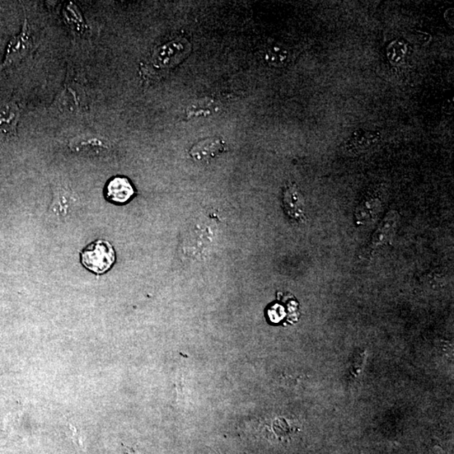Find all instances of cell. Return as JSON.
Segmentation results:
<instances>
[{"mask_svg": "<svg viewBox=\"0 0 454 454\" xmlns=\"http://www.w3.org/2000/svg\"><path fill=\"white\" fill-rule=\"evenodd\" d=\"M115 262V252L109 242L97 240L88 245L81 252L84 268L96 274L109 271Z\"/></svg>", "mask_w": 454, "mask_h": 454, "instance_id": "obj_1", "label": "cell"}, {"mask_svg": "<svg viewBox=\"0 0 454 454\" xmlns=\"http://www.w3.org/2000/svg\"><path fill=\"white\" fill-rule=\"evenodd\" d=\"M400 222V214L395 210L386 213L385 217L378 224L373 232L371 241L365 248L364 255L371 257L374 252L381 249L383 247L390 246L396 237L398 224Z\"/></svg>", "mask_w": 454, "mask_h": 454, "instance_id": "obj_2", "label": "cell"}, {"mask_svg": "<svg viewBox=\"0 0 454 454\" xmlns=\"http://www.w3.org/2000/svg\"><path fill=\"white\" fill-rule=\"evenodd\" d=\"M33 46V38H32L29 24L25 16L20 34L13 37L9 42L1 68L11 67L20 63L31 53Z\"/></svg>", "mask_w": 454, "mask_h": 454, "instance_id": "obj_3", "label": "cell"}, {"mask_svg": "<svg viewBox=\"0 0 454 454\" xmlns=\"http://www.w3.org/2000/svg\"><path fill=\"white\" fill-rule=\"evenodd\" d=\"M63 114L78 115L87 110V96L77 83H66L54 103Z\"/></svg>", "mask_w": 454, "mask_h": 454, "instance_id": "obj_4", "label": "cell"}, {"mask_svg": "<svg viewBox=\"0 0 454 454\" xmlns=\"http://www.w3.org/2000/svg\"><path fill=\"white\" fill-rule=\"evenodd\" d=\"M68 147L79 155L102 157L110 151V143L101 135H81L70 140Z\"/></svg>", "mask_w": 454, "mask_h": 454, "instance_id": "obj_5", "label": "cell"}, {"mask_svg": "<svg viewBox=\"0 0 454 454\" xmlns=\"http://www.w3.org/2000/svg\"><path fill=\"white\" fill-rule=\"evenodd\" d=\"M284 212L293 221L299 223L306 222V204L303 195L294 185H289L283 194Z\"/></svg>", "mask_w": 454, "mask_h": 454, "instance_id": "obj_6", "label": "cell"}, {"mask_svg": "<svg viewBox=\"0 0 454 454\" xmlns=\"http://www.w3.org/2000/svg\"><path fill=\"white\" fill-rule=\"evenodd\" d=\"M383 210V201L377 195H368L355 210V222L360 226H367L376 221Z\"/></svg>", "mask_w": 454, "mask_h": 454, "instance_id": "obj_7", "label": "cell"}, {"mask_svg": "<svg viewBox=\"0 0 454 454\" xmlns=\"http://www.w3.org/2000/svg\"><path fill=\"white\" fill-rule=\"evenodd\" d=\"M177 41H172L165 46H159L153 51L149 65L153 68L165 69L174 66L179 62L180 48L182 45Z\"/></svg>", "mask_w": 454, "mask_h": 454, "instance_id": "obj_8", "label": "cell"}, {"mask_svg": "<svg viewBox=\"0 0 454 454\" xmlns=\"http://www.w3.org/2000/svg\"><path fill=\"white\" fill-rule=\"evenodd\" d=\"M226 151V143L224 140L215 138L200 140L190 149V154L195 161L207 162Z\"/></svg>", "mask_w": 454, "mask_h": 454, "instance_id": "obj_9", "label": "cell"}, {"mask_svg": "<svg viewBox=\"0 0 454 454\" xmlns=\"http://www.w3.org/2000/svg\"><path fill=\"white\" fill-rule=\"evenodd\" d=\"M135 190L132 184L125 177H115L106 185L105 196L111 202L124 204L133 197Z\"/></svg>", "mask_w": 454, "mask_h": 454, "instance_id": "obj_10", "label": "cell"}, {"mask_svg": "<svg viewBox=\"0 0 454 454\" xmlns=\"http://www.w3.org/2000/svg\"><path fill=\"white\" fill-rule=\"evenodd\" d=\"M20 115V108L15 103H1L0 104V133L16 135Z\"/></svg>", "mask_w": 454, "mask_h": 454, "instance_id": "obj_11", "label": "cell"}, {"mask_svg": "<svg viewBox=\"0 0 454 454\" xmlns=\"http://www.w3.org/2000/svg\"><path fill=\"white\" fill-rule=\"evenodd\" d=\"M380 140L381 135L378 133L359 130L349 140L347 149L351 153H362L374 146Z\"/></svg>", "mask_w": 454, "mask_h": 454, "instance_id": "obj_12", "label": "cell"}, {"mask_svg": "<svg viewBox=\"0 0 454 454\" xmlns=\"http://www.w3.org/2000/svg\"><path fill=\"white\" fill-rule=\"evenodd\" d=\"M77 202L78 197L73 192L62 187H56L53 203L51 207L58 210V215H66L68 210H71L72 205H76Z\"/></svg>", "mask_w": 454, "mask_h": 454, "instance_id": "obj_13", "label": "cell"}, {"mask_svg": "<svg viewBox=\"0 0 454 454\" xmlns=\"http://www.w3.org/2000/svg\"><path fill=\"white\" fill-rule=\"evenodd\" d=\"M288 53L287 51L279 48V46H273L268 51L267 54V59H268L270 63L274 65V66H282L287 60Z\"/></svg>", "mask_w": 454, "mask_h": 454, "instance_id": "obj_14", "label": "cell"}]
</instances>
